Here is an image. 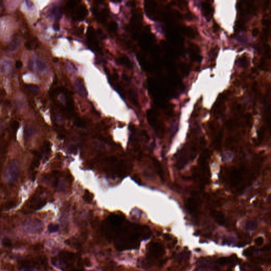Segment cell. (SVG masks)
Wrapping results in <instances>:
<instances>
[{"label": "cell", "instance_id": "9", "mask_svg": "<svg viewBox=\"0 0 271 271\" xmlns=\"http://www.w3.org/2000/svg\"><path fill=\"white\" fill-rule=\"evenodd\" d=\"M108 222L113 226H119L123 223L124 218L117 214H111L109 217Z\"/></svg>", "mask_w": 271, "mask_h": 271}, {"label": "cell", "instance_id": "13", "mask_svg": "<svg viewBox=\"0 0 271 271\" xmlns=\"http://www.w3.org/2000/svg\"><path fill=\"white\" fill-rule=\"evenodd\" d=\"M240 180V173L238 170L232 171L230 176V181L231 184L232 185H236L238 183Z\"/></svg>", "mask_w": 271, "mask_h": 271}, {"label": "cell", "instance_id": "1", "mask_svg": "<svg viewBox=\"0 0 271 271\" xmlns=\"http://www.w3.org/2000/svg\"><path fill=\"white\" fill-rule=\"evenodd\" d=\"M43 194V188L39 187L35 190L29 199L25 202V207L32 210L41 209L47 203V200L40 196Z\"/></svg>", "mask_w": 271, "mask_h": 271}, {"label": "cell", "instance_id": "18", "mask_svg": "<svg viewBox=\"0 0 271 271\" xmlns=\"http://www.w3.org/2000/svg\"><path fill=\"white\" fill-rule=\"evenodd\" d=\"M25 87L26 90L33 92H38L39 91V87L36 85L34 84L25 85Z\"/></svg>", "mask_w": 271, "mask_h": 271}, {"label": "cell", "instance_id": "29", "mask_svg": "<svg viewBox=\"0 0 271 271\" xmlns=\"http://www.w3.org/2000/svg\"><path fill=\"white\" fill-rule=\"evenodd\" d=\"M22 66V63L20 61H17L15 62V67L17 69H20Z\"/></svg>", "mask_w": 271, "mask_h": 271}, {"label": "cell", "instance_id": "3", "mask_svg": "<svg viewBox=\"0 0 271 271\" xmlns=\"http://www.w3.org/2000/svg\"><path fill=\"white\" fill-rule=\"evenodd\" d=\"M148 122L154 129L156 134L159 137H162L164 134V128L163 125L159 122L157 117L152 111H149L147 113Z\"/></svg>", "mask_w": 271, "mask_h": 271}, {"label": "cell", "instance_id": "2", "mask_svg": "<svg viewBox=\"0 0 271 271\" xmlns=\"http://www.w3.org/2000/svg\"><path fill=\"white\" fill-rule=\"evenodd\" d=\"M21 168L19 163L15 160H13L7 164L4 170V178L9 183L17 182L20 176Z\"/></svg>", "mask_w": 271, "mask_h": 271}, {"label": "cell", "instance_id": "20", "mask_svg": "<svg viewBox=\"0 0 271 271\" xmlns=\"http://www.w3.org/2000/svg\"><path fill=\"white\" fill-rule=\"evenodd\" d=\"M19 43L18 40H13L10 45L9 47V50L10 51H14L16 50V49L19 46Z\"/></svg>", "mask_w": 271, "mask_h": 271}, {"label": "cell", "instance_id": "33", "mask_svg": "<svg viewBox=\"0 0 271 271\" xmlns=\"http://www.w3.org/2000/svg\"><path fill=\"white\" fill-rule=\"evenodd\" d=\"M164 237H165L164 238L166 239H167V240H169V239H170V236H169L168 235H165V236H164Z\"/></svg>", "mask_w": 271, "mask_h": 271}, {"label": "cell", "instance_id": "22", "mask_svg": "<svg viewBox=\"0 0 271 271\" xmlns=\"http://www.w3.org/2000/svg\"><path fill=\"white\" fill-rule=\"evenodd\" d=\"M59 228L58 224H51L48 226V229L50 232H55L57 231Z\"/></svg>", "mask_w": 271, "mask_h": 271}, {"label": "cell", "instance_id": "32", "mask_svg": "<svg viewBox=\"0 0 271 271\" xmlns=\"http://www.w3.org/2000/svg\"><path fill=\"white\" fill-rule=\"evenodd\" d=\"M258 29H257V28L256 29H254L253 32V36H256L257 35V34H258Z\"/></svg>", "mask_w": 271, "mask_h": 271}, {"label": "cell", "instance_id": "27", "mask_svg": "<svg viewBox=\"0 0 271 271\" xmlns=\"http://www.w3.org/2000/svg\"><path fill=\"white\" fill-rule=\"evenodd\" d=\"M92 198H93V197L91 196V194L89 193V192L85 193V195L84 196V199H85V200L86 201H87V202H89V201H92Z\"/></svg>", "mask_w": 271, "mask_h": 271}, {"label": "cell", "instance_id": "6", "mask_svg": "<svg viewBox=\"0 0 271 271\" xmlns=\"http://www.w3.org/2000/svg\"><path fill=\"white\" fill-rule=\"evenodd\" d=\"M199 203L194 198H189L187 199L186 207L188 211L191 213H194L198 209Z\"/></svg>", "mask_w": 271, "mask_h": 271}, {"label": "cell", "instance_id": "16", "mask_svg": "<svg viewBox=\"0 0 271 271\" xmlns=\"http://www.w3.org/2000/svg\"><path fill=\"white\" fill-rule=\"evenodd\" d=\"M18 200H11L9 201H7L4 204V208L6 209H10L13 207L16 206L17 204L18 203Z\"/></svg>", "mask_w": 271, "mask_h": 271}, {"label": "cell", "instance_id": "31", "mask_svg": "<svg viewBox=\"0 0 271 271\" xmlns=\"http://www.w3.org/2000/svg\"><path fill=\"white\" fill-rule=\"evenodd\" d=\"M54 28L55 30H58L59 29V24L57 23H55L54 25Z\"/></svg>", "mask_w": 271, "mask_h": 271}, {"label": "cell", "instance_id": "10", "mask_svg": "<svg viewBox=\"0 0 271 271\" xmlns=\"http://www.w3.org/2000/svg\"><path fill=\"white\" fill-rule=\"evenodd\" d=\"M88 39L89 41L91 44V46L95 48L96 49L99 50V45L98 40L95 35L94 34V31L92 29H89L88 32Z\"/></svg>", "mask_w": 271, "mask_h": 271}, {"label": "cell", "instance_id": "25", "mask_svg": "<svg viewBox=\"0 0 271 271\" xmlns=\"http://www.w3.org/2000/svg\"><path fill=\"white\" fill-rule=\"evenodd\" d=\"M120 61L122 63H123L124 64H126L127 66L128 67H130V65H131V63H130V61L128 60V58H126V57H123V58H121L120 59Z\"/></svg>", "mask_w": 271, "mask_h": 271}, {"label": "cell", "instance_id": "15", "mask_svg": "<svg viewBox=\"0 0 271 271\" xmlns=\"http://www.w3.org/2000/svg\"><path fill=\"white\" fill-rule=\"evenodd\" d=\"M152 160H153L154 165V166L155 167L156 170H157V172H158V175H159V176L163 179V170H162V167H161L160 164H159V162H158L157 159H155V158H154V159H152Z\"/></svg>", "mask_w": 271, "mask_h": 271}, {"label": "cell", "instance_id": "28", "mask_svg": "<svg viewBox=\"0 0 271 271\" xmlns=\"http://www.w3.org/2000/svg\"><path fill=\"white\" fill-rule=\"evenodd\" d=\"M25 46L28 50H31L33 49V46H32V44H31V42L30 41H27L25 43Z\"/></svg>", "mask_w": 271, "mask_h": 271}, {"label": "cell", "instance_id": "14", "mask_svg": "<svg viewBox=\"0 0 271 271\" xmlns=\"http://www.w3.org/2000/svg\"><path fill=\"white\" fill-rule=\"evenodd\" d=\"M258 224L257 221L255 220H250L248 221L245 224V229L247 230L253 231L256 229Z\"/></svg>", "mask_w": 271, "mask_h": 271}, {"label": "cell", "instance_id": "21", "mask_svg": "<svg viewBox=\"0 0 271 271\" xmlns=\"http://www.w3.org/2000/svg\"><path fill=\"white\" fill-rule=\"evenodd\" d=\"M19 127V123L17 121L14 120L11 124V128L13 131V134H15L18 129Z\"/></svg>", "mask_w": 271, "mask_h": 271}, {"label": "cell", "instance_id": "12", "mask_svg": "<svg viewBox=\"0 0 271 271\" xmlns=\"http://www.w3.org/2000/svg\"><path fill=\"white\" fill-rule=\"evenodd\" d=\"M75 88L78 94H80L81 96H86L87 95V91L85 88L83 84L81 81L77 80L75 83Z\"/></svg>", "mask_w": 271, "mask_h": 271}, {"label": "cell", "instance_id": "7", "mask_svg": "<svg viewBox=\"0 0 271 271\" xmlns=\"http://www.w3.org/2000/svg\"><path fill=\"white\" fill-rule=\"evenodd\" d=\"M35 128L32 126L26 125L23 130V138L25 143H28L35 134Z\"/></svg>", "mask_w": 271, "mask_h": 271}, {"label": "cell", "instance_id": "4", "mask_svg": "<svg viewBox=\"0 0 271 271\" xmlns=\"http://www.w3.org/2000/svg\"><path fill=\"white\" fill-rule=\"evenodd\" d=\"M149 252L152 256L155 258L162 257L165 253V248L163 245L158 242L152 244L149 247Z\"/></svg>", "mask_w": 271, "mask_h": 271}, {"label": "cell", "instance_id": "8", "mask_svg": "<svg viewBox=\"0 0 271 271\" xmlns=\"http://www.w3.org/2000/svg\"><path fill=\"white\" fill-rule=\"evenodd\" d=\"M210 215L217 224L219 225H224L226 222L224 214L217 210H212L210 212Z\"/></svg>", "mask_w": 271, "mask_h": 271}, {"label": "cell", "instance_id": "19", "mask_svg": "<svg viewBox=\"0 0 271 271\" xmlns=\"http://www.w3.org/2000/svg\"><path fill=\"white\" fill-rule=\"evenodd\" d=\"M36 65L38 69L40 71H43L46 68V65L45 64V63L40 60H38V59L37 60Z\"/></svg>", "mask_w": 271, "mask_h": 271}, {"label": "cell", "instance_id": "23", "mask_svg": "<svg viewBox=\"0 0 271 271\" xmlns=\"http://www.w3.org/2000/svg\"><path fill=\"white\" fill-rule=\"evenodd\" d=\"M230 262V258L228 257H221L218 260V263L222 265L228 264Z\"/></svg>", "mask_w": 271, "mask_h": 271}, {"label": "cell", "instance_id": "5", "mask_svg": "<svg viewBox=\"0 0 271 271\" xmlns=\"http://www.w3.org/2000/svg\"><path fill=\"white\" fill-rule=\"evenodd\" d=\"M43 156L41 152H34V157L30 166V171L33 173V179L34 178V176H36L35 172H36L37 168H38L40 165V162L43 158Z\"/></svg>", "mask_w": 271, "mask_h": 271}, {"label": "cell", "instance_id": "26", "mask_svg": "<svg viewBox=\"0 0 271 271\" xmlns=\"http://www.w3.org/2000/svg\"><path fill=\"white\" fill-rule=\"evenodd\" d=\"M109 29L112 32H115L116 31V29H117V24L115 22H112L109 25Z\"/></svg>", "mask_w": 271, "mask_h": 271}, {"label": "cell", "instance_id": "24", "mask_svg": "<svg viewBox=\"0 0 271 271\" xmlns=\"http://www.w3.org/2000/svg\"><path fill=\"white\" fill-rule=\"evenodd\" d=\"M264 242V239L262 237H258L255 240V243L257 246H261Z\"/></svg>", "mask_w": 271, "mask_h": 271}, {"label": "cell", "instance_id": "34", "mask_svg": "<svg viewBox=\"0 0 271 271\" xmlns=\"http://www.w3.org/2000/svg\"><path fill=\"white\" fill-rule=\"evenodd\" d=\"M71 271H83L82 270H73Z\"/></svg>", "mask_w": 271, "mask_h": 271}, {"label": "cell", "instance_id": "30", "mask_svg": "<svg viewBox=\"0 0 271 271\" xmlns=\"http://www.w3.org/2000/svg\"><path fill=\"white\" fill-rule=\"evenodd\" d=\"M26 3H27V5L28 6V7L29 8H31L33 7V2L32 1H25Z\"/></svg>", "mask_w": 271, "mask_h": 271}, {"label": "cell", "instance_id": "17", "mask_svg": "<svg viewBox=\"0 0 271 271\" xmlns=\"http://www.w3.org/2000/svg\"><path fill=\"white\" fill-rule=\"evenodd\" d=\"M244 271H263V270L262 268L258 266L247 264L245 266Z\"/></svg>", "mask_w": 271, "mask_h": 271}, {"label": "cell", "instance_id": "11", "mask_svg": "<svg viewBox=\"0 0 271 271\" xmlns=\"http://www.w3.org/2000/svg\"><path fill=\"white\" fill-rule=\"evenodd\" d=\"M51 145L49 141H45L41 148V153L45 155V161L47 160L51 154Z\"/></svg>", "mask_w": 271, "mask_h": 271}]
</instances>
